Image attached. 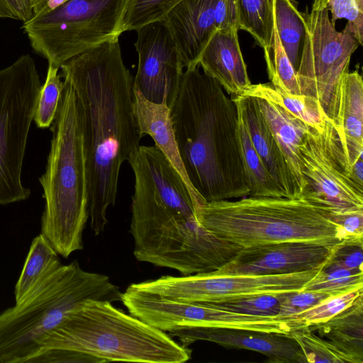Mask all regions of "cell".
<instances>
[{
    "label": "cell",
    "mask_w": 363,
    "mask_h": 363,
    "mask_svg": "<svg viewBox=\"0 0 363 363\" xmlns=\"http://www.w3.org/2000/svg\"><path fill=\"white\" fill-rule=\"evenodd\" d=\"M61 77L73 87L82 110L90 227L105 229L116 203L122 164L140 139L133 113V77L118 38L70 59Z\"/></svg>",
    "instance_id": "obj_1"
},
{
    "label": "cell",
    "mask_w": 363,
    "mask_h": 363,
    "mask_svg": "<svg viewBox=\"0 0 363 363\" xmlns=\"http://www.w3.org/2000/svg\"><path fill=\"white\" fill-rule=\"evenodd\" d=\"M179 152L189 181L207 202L248 196L236 105L219 83L186 68L170 108Z\"/></svg>",
    "instance_id": "obj_2"
},
{
    "label": "cell",
    "mask_w": 363,
    "mask_h": 363,
    "mask_svg": "<svg viewBox=\"0 0 363 363\" xmlns=\"http://www.w3.org/2000/svg\"><path fill=\"white\" fill-rule=\"evenodd\" d=\"M45 172L39 178L45 207L41 234L59 255L67 258L83 249V232L89 218L84 125L72 85L64 80Z\"/></svg>",
    "instance_id": "obj_3"
},
{
    "label": "cell",
    "mask_w": 363,
    "mask_h": 363,
    "mask_svg": "<svg viewBox=\"0 0 363 363\" xmlns=\"http://www.w3.org/2000/svg\"><path fill=\"white\" fill-rule=\"evenodd\" d=\"M206 228L242 248L304 242L332 250L348 238L328 211L300 198L245 196L204 202L196 211Z\"/></svg>",
    "instance_id": "obj_4"
},
{
    "label": "cell",
    "mask_w": 363,
    "mask_h": 363,
    "mask_svg": "<svg viewBox=\"0 0 363 363\" xmlns=\"http://www.w3.org/2000/svg\"><path fill=\"white\" fill-rule=\"evenodd\" d=\"M48 348L84 353L99 363H183L191 357V349L166 332L98 300H89L45 335L40 350Z\"/></svg>",
    "instance_id": "obj_5"
},
{
    "label": "cell",
    "mask_w": 363,
    "mask_h": 363,
    "mask_svg": "<svg viewBox=\"0 0 363 363\" xmlns=\"http://www.w3.org/2000/svg\"><path fill=\"white\" fill-rule=\"evenodd\" d=\"M110 278L82 269L77 261L61 264L22 303L0 313V363H27L43 337L89 300L119 301Z\"/></svg>",
    "instance_id": "obj_6"
},
{
    "label": "cell",
    "mask_w": 363,
    "mask_h": 363,
    "mask_svg": "<svg viewBox=\"0 0 363 363\" xmlns=\"http://www.w3.org/2000/svg\"><path fill=\"white\" fill-rule=\"evenodd\" d=\"M126 0H66L35 13L22 28L33 49L59 69L123 33Z\"/></svg>",
    "instance_id": "obj_7"
},
{
    "label": "cell",
    "mask_w": 363,
    "mask_h": 363,
    "mask_svg": "<svg viewBox=\"0 0 363 363\" xmlns=\"http://www.w3.org/2000/svg\"><path fill=\"white\" fill-rule=\"evenodd\" d=\"M41 86L30 55L0 69V205L25 201L30 195L21 174Z\"/></svg>",
    "instance_id": "obj_8"
},
{
    "label": "cell",
    "mask_w": 363,
    "mask_h": 363,
    "mask_svg": "<svg viewBox=\"0 0 363 363\" xmlns=\"http://www.w3.org/2000/svg\"><path fill=\"white\" fill-rule=\"evenodd\" d=\"M328 11L326 0H314L310 12L303 13L306 33L296 75L301 95L316 101L336 126L341 83L359 44L351 34L335 29Z\"/></svg>",
    "instance_id": "obj_9"
},
{
    "label": "cell",
    "mask_w": 363,
    "mask_h": 363,
    "mask_svg": "<svg viewBox=\"0 0 363 363\" xmlns=\"http://www.w3.org/2000/svg\"><path fill=\"white\" fill-rule=\"evenodd\" d=\"M133 238L138 261L184 275L216 270L242 249L211 233L196 216H167Z\"/></svg>",
    "instance_id": "obj_10"
},
{
    "label": "cell",
    "mask_w": 363,
    "mask_h": 363,
    "mask_svg": "<svg viewBox=\"0 0 363 363\" xmlns=\"http://www.w3.org/2000/svg\"><path fill=\"white\" fill-rule=\"evenodd\" d=\"M304 188L301 197L334 213L363 209V188L351 178L335 125L326 118L307 126L301 145Z\"/></svg>",
    "instance_id": "obj_11"
},
{
    "label": "cell",
    "mask_w": 363,
    "mask_h": 363,
    "mask_svg": "<svg viewBox=\"0 0 363 363\" xmlns=\"http://www.w3.org/2000/svg\"><path fill=\"white\" fill-rule=\"evenodd\" d=\"M322 266L303 272L277 275H219L213 271L182 277L166 275L128 286L175 301L225 302L260 294L301 290Z\"/></svg>",
    "instance_id": "obj_12"
},
{
    "label": "cell",
    "mask_w": 363,
    "mask_h": 363,
    "mask_svg": "<svg viewBox=\"0 0 363 363\" xmlns=\"http://www.w3.org/2000/svg\"><path fill=\"white\" fill-rule=\"evenodd\" d=\"M136 32L138 62L133 86L148 101L170 108L184 72L181 55L164 21L145 25Z\"/></svg>",
    "instance_id": "obj_13"
},
{
    "label": "cell",
    "mask_w": 363,
    "mask_h": 363,
    "mask_svg": "<svg viewBox=\"0 0 363 363\" xmlns=\"http://www.w3.org/2000/svg\"><path fill=\"white\" fill-rule=\"evenodd\" d=\"M331 250L304 242L269 243L240 250L213 272L219 275H277L303 272L322 266Z\"/></svg>",
    "instance_id": "obj_14"
},
{
    "label": "cell",
    "mask_w": 363,
    "mask_h": 363,
    "mask_svg": "<svg viewBox=\"0 0 363 363\" xmlns=\"http://www.w3.org/2000/svg\"><path fill=\"white\" fill-rule=\"evenodd\" d=\"M168 334L188 347L196 341L215 342L225 347L245 349L265 354L274 363H305L303 353L291 338L276 333L241 329L181 326Z\"/></svg>",
    "instance_id": "obj_15"
},
{
    "label": "cell",
    "mask_w": 363,
    "mask_h": 363,
    "mask_svg": "<svg viewBox=\"0 0 363 363\" xmlns=\"http://www.w3.org/2000/svg\"><path fill=\"white\" fill-rule=\"evenodd\" d=\"M218 0H182L164 19L185 68L199 66V57L218 30Z\"/></svg>",
    "instance_id": "obj_16"
},
{
    "label": "cell",
    "mask_w": 363,
    "mask_h": 363,
    "mask_svg": "<svg viewBox=\"0 0 363 363\" xmlns=\"http://www.w3.org/2000/svg\"><path fill=\"white\" fill-rule=\"evenodd\" d=\"M235 28L217 30L201 52L198 65L229 96L240 94L250 86Z\"/></svg>",
    "instance_id": "obj_17"
},
{
    "label": "cell",
    "mask_w": 363,
    "mask_h": 363,
    "mask_svg": "<svg viewBox=\"0 0 363 363\" xmlns=\"http://www.w3.org/2000/svg\"><path fill=\"white\" fill-rule=\"evenodd\" d=\"M242 119L252 143L270 175L287 198H300L294 178L256 100L252 96H230Z\"/></svg>",
    "instance_id": "obj_18"
},
{
    "label": "cell",
    "mask_w": 363,
    "mask_h": 363,
    "mask_svg": "<svg viewBox=\"0 0 363 363\" xmlns=\"http://www.w3.org/2000/svg\"><path fill=\"white\" fill-rule=\"evenodd\" d=\"M133 113L136 126L143 138L150 135L155 146L166 157L189 189L196 208L206 201L194 189L186 174L175 138L170 108L146 99L133 86Z\"/></svg>",
    "instance_id": "obj_19"
},
{
    "label": "cell",
    "mask_w": 363,
    "mask_h": 363,
    "mask_svg": "<svg viewBox=\"0 0 363 363\" xmlns=\"http://www.w3.org/2000/svg\"><path fill=\"white\" fill-rule=\"evenodd\" d=\"M335 128L350 171L363 155V81L357 69L342 79Z\"/></svg>",
    "instance_id": "obj_20"
},
{
    "label": "cell",
    "mask_w": 363,
    "mask_h": 363,
    "mask_svg": "<svg viewBox=\"0 0 363 363\" xmlns=\"http://www.w3.org/2000/svg\"><path fill=\"white\" fill-rule=\"evenodd\" d=\"M254 98L277 143L301 196L304 179L300 148L308 125L279 105L264 99Z\"/></svg>",
    "instance_id": "obj_21"
},
{
    "label": "cell",
    "mask_w": 363,
    "mask_h": 363,
    "mask_svg": "<svg viewBox=\"0 0 363 363\" xmlns=\"http://www.w3.org/2000/svg\"><path fill=\"white\" fill-rule=\"evenodd\" d=\"M308 327L357 363H363V293L328 320Z\"/></svg>",
    "instance_id": "obj_22"
},
{
    "label": "cell",
    "mask_w": 363,
    "mask_h": 363,
    "mask_svg": "<svg viewBox=\"0 0 363 363\" xmlns=\"http://www.w3.org/2000/svg\"><path fill=\"white\" fill-rule=\"evenodd\" d=\"M62 264L59 255L40 233L30 244L14 289L16 304L22 303Z\"/></svg>",
    "instance_id": "obj_23"
},
{
    "label": "cell",
    "mask_w": 363,
    "mask_h": 363,
    "mask_svg": "<svg viewBox=\"0 0 363 363\" xmlns=\"http://www.w3.org/2000/svg\"><path fill=\"white\" fill-rule=\"evenodd\" d=\"M274 26L281 45L297 72L306 33L303 13L294 0H271Z\"/></svg>",
    "instance_id": "obj_24"
},
{
    "label": "cell",
    "mask_w": 363,
    "mask_h": 363,
    "mask_svg": "<svg viewBox=\"0 0 363 363\" xmlns=\"http://www.w3.org/2000/svg\"><path fill=\"white\" fill-rule=\"evenodd\" d=\"M238 130L245 173L250 188L249 196L287 198L255 150L246 126L239 114Z\"/></svg>",
    "instance_id": "obj_25"
},
{
    "label": "cell",
    "mask_w": 363,
    "mask_h": 363,
    "mask_svg": "<svg viewBox=\"0 0 363 363\" xmlns=\"http://www.w3.org/2000/svg\"><path fill=\"white\" fill-rule=\"evenodd\" d=\"M238 95L266 99L279 105L306 125L313 127L320 126L325 118L318 104L314 100L303 95L289 94L274 86L271 82L252 84Z\"/></svg>",
    "instance_id": "obj_26"
},
{
    "label": "cell",
    "mask_w": 363,
    "mask_h": 363,
    "mask_svg": "<svg viewBox=\"0 0 363 363\" xmlns=\"http://www.w3.org/2000/svg\"><path fill=\"white\" fill-rule=\"evenodd\" d=\"M238 30L248 32L263 48L265 62L271 52L273 16L271 0H236Z\"/></svg>",
    "instance_id": "obj_27"
},
{
    "label": "cell",
    "mask_w": 363,
    "mask_h": 363,
    "mask_svg": "<svg viewBox=\"0 0 363 363\" xmlns=\"http://www.w3.org/2000/svg\"><path fill=\"white\" fill-rule=\"evenodd\" d=\"M363 288V272L346 269L325 262L318 273L302 290L323 291L334 295Z\"/></svg>",
    "instance_id": "obj_28"
},
{
    "label": "cell",
    "mask_w": 363,
    "mask_h": 363,
    "mask_svg": "<svg viewBox=\"0 0 363 363\" xmlns=\"http://www.w3.org/2000/svg\"><path fill=\"white\" fill-rule=\"evenodd\" d=\"M290 338L301 348L305 362L357 363L329 340L315 335L308 326L291 331Z\"/></svg>",
    "instance_id": "obj_29"
},
{
    "label": "cell",
    "mask_w": 363,
    "mask_h": 363,
    "mask_svg": "<svg viewBox=\"0 0 363 363\" xmlns=\"http://www.w3.org/2000/svg\"><path fill=\"white\" fill-rule=\"evenodd\" d=\"M182 0H126L121 30H137L141 27L163 21L169 11Z\"/></svg>",
    "instance_id": "obj_30"
},
{
    "label": "cell",
    "mask_w": 363,
    "mask_h": 363,
    "mask_svg": "<svg viewBox=\"0 0 363 363\" xmlns=\"http://www.w3.org/2000/svg\"><path fill=\"white\" fill-rule=\"evenodd\" d=\"M266 64L269 78L274 86L291 95H301L296 71L286 55L274 26L271 52Z\"/></svg>",
    "instance_id": "obj_31"
},
{
    "label": "cell",
    "mask_w": 363,
    "mask_h": 363,
    "mask_svg": "<svg viewBox=\"0 0 363 363\" xmlns=\"http://www.w3.org/2000/svg\"><path fill=\"white\" fill-rule=\"evenodd\" d=\"M58 70V67L48 65L46 79L40 88L33 115V121L38 128H50L55 119L64 85Z\"/></svg>",
    "instance_id": "obj_32"
},
{
    "label": "cell",
    "mask_w": 363,
    "mask_h": 363,
    "mask_svg": "<svg viewBox=\"0 0 363 363\" xmlns=\"http://www.w3.org/2000/svg\"><path fill=\"white\" fill-rule=\"evenodd\" d=\"M211 303L230 311L259 316H278L280 310L279 294H260L233 301Z\"/></svg>",
    "instance_id": "obj_33"
},
{
    "label": "cell",
    "mask_w": 363,
    "mask_h": 363,
    "mask_svg": "<svg viewBox=\"0 0 363 363\" xmlns=\"http://www.w3.org/2000/svg\"><path fill=\"white\" fill-rule=\"evenodd\" d=\"M362 293L363 288L330 296L296 317L301 319L306 326L324 323L350 306Z\"/></svg>",
    "instance_id": "obj_34"
},
{
    "label": "cell",
    "mask_w": 363,
    "mask_h": 363,
    "mask_svg": "<svg viewBox=\"0 0 363 363\" xmlns=\"http://www.w3.org/2000/svg\"><path fill=\"white\" fill-rule=\"evenodd\" d=\"M326 6L331 12L332 23L335 25L337 19H347L343 31L353 35L362 45L363 0H326Z\"/></svg>",
    "instance_id": "obj_35"
},
{
    "label": "cell",
    "mask_w": 363,
    "mask_h": 363,
    "mask_svg": "<svg viewBox=\"0 0 363 363\" xmlns=\"http://www.w3.org/2000/svg\"><path fill=\"white\" fill-rule=\"evenodd\" d=\"M333 296L335 295L323 291L302 289L280 293V310L278 316L294 317Z\"/></svg>",
    "instance_id": "obj_36"
},
{
    "label": "cell",
    "mask_w": 363,
    "mask_h": 363,
    "mask_svg": "<svg viewBox=\"0 0 363 363\" xmlns=\"http://www.w3.org/2000/svg\"><path fill=\"white\" fill-rule=\"evenodd\" d=\"M326 262L350 270L363 272V238L343 240L331 250Z\"/></svg>",
    "instance_id": "obj_37"
},
{
    "label": "cell",
    "mask_w": 363,
    "mask_h": 363,
    "mask_svg": "<svg viewBox=\"0 0 363 363\" xmlns=\"http://www.w3.org/2000/svg\"><path fill=\"white\" fill-rule=\"evenodd\" d=\"M99 363V362L84 353L60 348H48L40 350L27 363Z\"/></svg>",
    "instance_id": "obj_38"
},
{
    "label": "cell",
    "mask_w": 363,
    "mask_h": 363,
    "mask_svg": "<svg viewBox=\"0 0 363 363\" xmlns=\"http://www.w3.org/2000/svg\"><path fill=\"white\" fill-rule=\"evenodd\" d=\"M329 213L331 220L345 232L348 238H363V209Z\"/></svg>",
    "instance_id": "obj_39"
},
{
    "label": "cell",
    "mask_w": 363,
    "mask_h": 363,
    "mask_svg": "<svg viewBox=\"0 0 363 363\" xmlns=\"http://www.w3.org/2000/svg\"><path fill=\"white\" fill-rule=\"evenodd\" d=\"M34 15L28 0H0V18L19 20L25 23Z\"/></svg>",
    "instance_id": "obj_40"
},
{
    "label": "cell",
    "mask_w": 363,
    "mask_h": 363,
    "mask_svg": "<svg viewBox=\"0 0 363 363\" xmlns=\"http://www.w3.org/2000/svg\"><path fill=\"white\" fill-rule=\"evenodd\" d=\"M216 23L218 30L230 28H235L238 30L236 0H218Z\"/></svg>",
    "instance_id": "obj_41"
},
{
    "label": "cell",
    "mask_w": 363,
    "mask_h": 363,
    "mask_svg": "<svg viewBox=\"0 0 363 363\" xmlns=\"http://www.w3.org/2000/svg\"><path fill=\"white\" fill-rule=\"evenodd\" d=\"M352 180L360 187L363 188V159H358L350 170Z\"/></svg>",
    "instance_id": "obj_42"
},
{
    "label": "cell",
    "mask_w": 363,
    "mask_h": 363,
    "mask_svg": "<svg viewBox=\"0 0 363 363\" xmlns=\"http://www.w3.org/2000/svg\"><path fill=\"white\" fill-rule=\"evenodd\" d=\"M33 9L34 14L43 9L49 0H28Z\"/></svg>",
    "instance_id": "obj_43"
},
{
    "label": "cell",
    "mask_w": 363,
    "mask_h": 363,
    "mask_svg": "<svg viewBox=\"0 0 363 363\" xmlns=\"http://www.w3.org/2000/svg\"><path fill=\"white\" fill-rule=\"evenodd\" d=\"M65 1H66V0H49L46 6L43 9L52 8V7L62 3Z\"/></svg>",
    "instance_id": "obj_44"
}]
</instances>
